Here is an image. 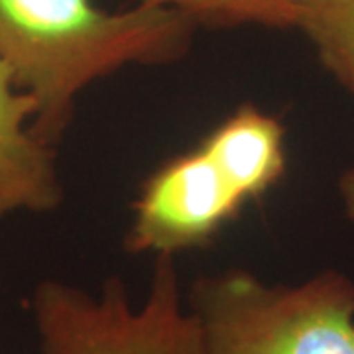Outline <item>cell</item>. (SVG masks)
Instances as JSON below:
<instances>
[{
	"label": "cell",
	"instance_id": "6da1fadb",
	"mask_svg": "<svg viewBox=\"0 0 354 354\" xmlns=\"http://www.w3.org/2000/svg\"><path fill=\"white\" fill-rule=\"evenodd\" d=\"M197 28L189 14L144 2L106 10L95 0H0V59L36 101L32 132L55 148L88 85L130 65L176 64Z\"/></svg>",
	"mask_w": 354,
	"mask_h": 354
},
{
	"label": "cell",
	"instance_id": "9c48e42d",
	"mask_svg": "<svg viewBox=\"0 0 354 354\" xmlns=\"http://www.w3.org/2000/svg\"><path fill=\"white\" fill-rule=\"evenodd\" d=\"M339 199L346 218L354 223V165L339 177Z\"/></svg>",
	"mask_w": 354,
	"mask_h": 354
},
{
	"label": "cell",
	"instance_id": "7a4b0ae2",
	"mask_svg": "<svg viewBox=\"0 0 354 354\" xmlns=\"http://www.w3.org/2000/svg\"><path fill=\"white\" fill-rule=\"evenodd\" d=\"M185 301L205 354H354V279L342 272L283 286L230 268L193 279Z\"/></svg>",
	"mask_w": 354,
	"mask_h": 354
},
{
	"label": "cell",
	"instance_id": "ba28073f",
	"mask_svg": "<svg viewBox=\"0 0 354 354\" xmlns=\"http://www.w3.org/2000/svg\"><path fill=\"white\" fill-rule=\"evenodd\" d=\"M189 14L199 26H270L279 0H136Z\"/></svg>",
	"mask_w": 354,
	"mask_h": 354
},
{
	"label": "cell",
	"instance_id": "5b68a950",
	"mask_svg": "<svg viewBox=\"0 0 354 354\" xmlns=\"http://www.w3.org/2000/svg\"><path fill=\"white\" fill-rule=\"evenodd\" d=\"M36 101L0 59V218L44 215L64 203L55 148L32 132Z\"/></svg>",
	"mask_w": 354,
	"mask_h": 354
},
{
	"label": "cell",
	"instance_id": "8992f818",
	"mask_svg": "<svg viewBox=\"0 0 354 354\" xmlns=\"http://www.w3.org/2000/svg\"><path fill=\"white\" fill-rule=\"evenodd\" d=\"M199 146L244 205L262 199L286 176V128L250 102L223 118Z\"/></svg>",
	"mask_w": 354,
	"mask_h": 354
},
{
	"label": "cell",
	"instance_id": "277c9868",
	"mask_svg": "<svg viewBox=\"0 0 354 354\" xmlns=\"http://www.w3.org/2000/svg\"><path fill=\"white\" fill-rule=\"evenodd\" d=\"M246 205L211 158L195 146L165 160L142 183L124 246L171 256L209 246Z\"/></svg>",
	"mask_w": 354,
	"mask_h": 354
},
{
	"label": "cell",
	"instance_id": "52a82bcc",
	"mask_svg": "<svg viewBox=\"0 0 354 354\" xmlns=\"http://www.w3.org/2000/svg\"><path fill=\"white\" fill-rule=\"evenodd\" d=\"M272 28H293L323 67L354 95V0H279Z\"/></svg>",
	"mask_w": 354,
	"mask_h": 354
},
{
	"label": "cell",
	"instance_id": "3957f363",
	"mask_svg": "<svg viewBox=\"0 0 354 354\" xmlns=\"http://www.w3.org/2000/svg\"><path fill=\"white\" fill-rule=\"evenodd\" d=\"M30 311L41 354H205L171 256L156 258L138 305L120 278H109L97 293L44 279L30 297Z\"/></svg>",
	"mask_w": 354,
	"mask_h": 354
}]
</instances>
